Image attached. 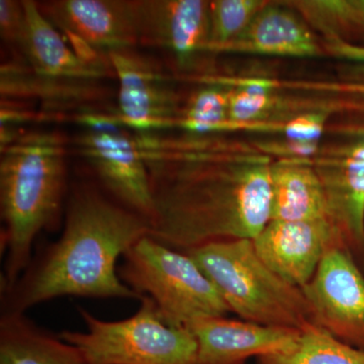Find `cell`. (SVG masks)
Returning <instances> with one entry per match:
<instances>
[{
	"label": "cell",
	"mask_w": 364,
	"mask_h": 364,
	"mask_svg": "<svg viewBox=\"0 0 364 364\" xmlns=\"http://www.w3.org/2000/svg\"><path fill=\"white\" fill-rule=\"evenodd\" d=\"M65 154L62 136L47 131L21 134L1 149V289L13 286L28 267L38 235L58 226L66 193Z\"/></svg>",
	"instance_id": "3957f363"
},
{
	"label": "cell",
	"mask_w": 364,
	"mask_h": 364,
	"mask_svg": "<svg viewBox=\"0 0 364 364\" xmlns=\"http://www.w3.org/2000/svg\"><path fill=\"white\" fill-rule=\"evenodd\" d=\"M325 48L336 58L358 62L364 65V46L352 45L343 40H326Z\"/></svg>",
	"instance_id": "d4e9b609"
},
{
	"label": "cell",
	"mask_w": 364,
	"mask_h": 364,
	"mask_svg": "<svg viewBox=\"0 0 364 364\" xmlns=\"http://www.w3.org/2000/svg\"><path fill=\"white\" fill-rule=\"evenodd\" d=\"M150 222L90 184L72 189L61 237L40 249L28 267L1 289V313L26 310L62 296L143 298L119 279L117 260L149 235Z\"/></svg>",
	"instance_id": "7a4b0ae2"
},
{
	"label": "cell",
	"mask_w": 364,
	"mask_h": 364,
	"mask_svg": "<svg viewBox=\"0 0 364 364\" xmlns=\"http://www.w3.org/2000/svg\"><path fill=\"white\" fill-rule=\"evenodd\" d=\"M39 6L46 18L68 36L71 47L78 45L76 52L82 57L85 51L98 59L97 55L107 57L138 44L128 0H58Z\"/></svg>",
	"instance_id": "30bf717a"
},
{
	"label": "cell",
	"mask_w": 364,
	"mask_h": 364,
	"mask_svg": "<svg viewBox=\"0 0 364 364\" xmlns=\"http://www.w3.org/2000/svg\"><path fill=\"white\" fill-rule=\"evenodd\" d=\"M217 53L314 58L320 56L322 50L296 11L287 4L268 1L246 30Z\"/></svg>",
	"instance_id": "2e32d148"
},
{
	"label": "cell",
	"mask_w": 364,
	"mask_h": 364,
	"mask_svg": "<svg viewBox=\"0 0 364 364\" xmlns=\"http://www.w3.org/2000/svg\"><path fill=\"white\" fill-rule=\"evenodd\" d=\"M230 93L231 86L212 81L191 95L177 122L196 135L231 130L228 116Z\"/></svg>",
	"instance_id": "44dd1931"
},
{
	"label": "cell",
	"mask_w": 364,
	"mask_h": 364,
	"mask_svg": "<svg viewBox=\"0 0 364 364\" xmlns=\"http://www.w3.org/2000/svg\"><path fill=\"white\" fill-rule=\"evenodd\" d=\"M25 21L23 1L1 0L0 1V33L2 39L9 44L18 46Z\"/></svg>",
	"instance_id": "cb8c5ba5"
},
{
	"label": "cell",
	"mask_w": 364,
	"mask_h": 364,
	"mask_svg": "<svg viewBox=\"0 0 364 364\" xmlns=\"http://www.w3.org/2000/svg\"><path fill=\"white\" fill-rule=\"evenodd\" d=\"M154 215L149 236L176 250L254 239L270 221V166L263 153L191 135L138 132Z\"/></svg>",
	"instance_id": "6da1fadb"
},
{
	"label": "cell",
	"mask_w": 364,
	"mask_h": 364,
	"mask_svg": "<svg viewBox=\"0 0 364 364\" xmlns=\"http://www.w3.org/2000/svg\"><path fill=\"white\" fill-rule=\"evenodd\" d=\"M356 77H361L364 79V65H361L360 67H358V70H356L355 74Z\"/></svg>",
	"instance_id": "484cf974"
},
{
	"label": "cell",
	"mask_w": 364,
	"mask_h": 364,
	"mask_svg": "<svg viewBox=\"0 0 364 364\" xmlns=\"http://www.w3.org/2000/svg\"><path fill=\"white\" fill-rule=\"evenodd\" d=\"M363 272H364V267H363Z\"/></svg>",
	"instance_id": "4316f807"
},
{
	"label": "cell",
	"mask_w": 364,
	"mask_h": 364,
	"mask_svg": "<svg viewBox=\"0 0 364 364\" xmlns=\"http://www.w3.org/2000/svg\"><path fill=\"white\" fill-rule=\"evenodd\" d=\"M119 80V117L138 132H155L176 124L179 98L171 79L133 49L107 56Z\"/></svg>",
	"instance_id": "8fae6325"
},
{
	"label": "cell",
	"mask_w": 364,
	"mask_h": 364,
	"mask_svg": "<svg viewBox=\"0 0 364 364\" xmlns=\"http://www.w3.org/2000/svg\"><path fill=\"white\" fill-rule=\"evenodd\" d=\"M119 279L140 296H150L165 322L174 327L232 313L217 287L195 260L149 235L124 254Z\"/></svg>",
	"instance_id": "5b68a950"
},
{
	"label": "cell",
	"mask_w": 364,
	"mask_h": 364,
	"mask_svg": "<svg viewBox=\"0 0 364 364\" xmlns=\"http://www.w3.org/2000/svg\"><path fill=\"white\" fill-rule=\"evenodd\" d=\"M23 4L25 21L18 47L33 73L53 80L75 82H92L107 75L109 66L105 62L86 59L67 44L37 2L25 0Z\"/></svg>",
	"instance_id": "9a60e30c"
},
{
	"label": "cell",
	"mask_w": 364,
	"mask_h": 364,
	"mask_svg": "<svg viewBox=\"0 0 364 364\" xmlns=\"http://www.w3.org/2000/svg\"><path fill=\"white\" fill-rule=\"evenodd\" d=\"M326 40H342L349 28H364L363 0H305L287 2Z\"/></svg>",
	"instance_id": "ffe728a7"
},
{
	"label": "cell",
	"mask_w": 364,
	"mask_h": 364,
	"mask_svg": "<svg viewBox=\"0 0 364 364\" xmlns=\"http://www.w3.org/2000/svg\"><path fill=\"white\" fill-rule=\"evenodd\" d=\"M217 287L231 312L244 321L303 331L315 325L301 287L267 267L252 239L213 242L184 251Z\"/></svg>",
	"instance_id": "277c9868"
},
{
	"label": "cell",
	"mask_w": 364,
	"mask_h": 364,
	"mask_svg": "<svg viewBox=\"0 0 364 364\" xmlns=\"http://www.w3.org/2000/svg\"><path fill=\"white\" fill-rule=\"evenodd\" d=\"M301 289L315 325L364 351V272L343 243L327 251L312 279Z\"/></svg>",
	"instance_id": "ba28073f"
},
{
	"label": "cell",
	"mask_w": 364,
	"mask_h": 364,
	"mask_svg": "<svg viewBox=\"0 0 364 364\" xmlns=\"http://www.w3.org/2000/svg\"><path fill=\"white\" fill-rule=\"evenodd\" d=\"M270 220L329 219L324 188L311 158H280L270 166Z\"/></svg>",
	"instance_id": "e0dca14e"
},
{
	"label": "cell",
	"mask_w": 364,
	"mask_h": 364,
	"mask_svg": "<svg viewBox=\"0 0 364 364\" xmlns=\"http://www.w3.org/2000/svg\"><path fill=\"white\" fill-rule=\"evenodd\" d=\"M311 160L324 188L329 220L363 270L364 140Z\"/></svg>",
	"instance_id": "7c38bea8"
},
{
	"label": "cell",
	"mask_w": 364,
	"mask_h": 364,
	"mask_svg": "<svg viewBox=\"0 0 364 364\" xmlns=\"http://www.w3.org/2000/svg\"><path fill=\"white\" fill-rule=\"evenodd\" d=\"M257 364H364V351L335 338L317 325L301 331L291 349L256 358Z\"/></svg>",
	"instance_id": "d6986e66"
},
{
	"label": "cell",
	"mask_w": 364,
	"mask_h": 364,
	"mask_svg": "<svg viewBox=\"0 0 364 364\" xmlns=\"http://www.w3.org/2000/svg\"><path fill=\"white\" fill-rule=\"evenodd\" d=\"M0 364H91L83 352L30 320L1 313Z\"/></svg>",
	"instance_id": "ac0fdd59"
},
{
	"label": "cell",
	"mask_w": 364,
	"mask_h": 364,
	"mask_svg": "<svg viewBox=\"0 0 364 364\" xmlns=\"http://www.w3.org/2000/svg\"><path fill=\"white\" fill-rule=\"evenodd\" d=\"M252 240L261 260L280 277L299 287L312 279L334 244L343 243L327 218L304 221L270 220Z\"/></svg>",
	"instance_id": "4fadbf2b"
},
{
	"label": "cell",
	"mask_w": 364,
	"mask_h": 364,
	"mask_svg": "<svg viewBox=\"0 0 364 364\" xmlns=\"http://www.w3.org/2000/svg\"><path fill=\"white\" fill-rule=\"evenodd\" d=\"M198 341V364H245L251 358L291 350L301 331L226 317L189 325Z\"/></svg>",
	"instance_id": "5bb4252c"
},
{
	"label": "cell",
	"mask_w": 364,
	"mask_h": 364,
	"mask_svg": "<svg viewBox=\"0 0 364 364\" xmlns=\"http://www.w3.org/2000/svg\"><path fill=\"white\" fill-rule=\"evenodd\" d=\"M138 43L168 53L181 71L196 68L210 54V1L135 0L131 1Z\"/></svg>",
	"instance_id": "9c48e42d"
},
{
	"label": "cell",
	"mask_w": 364,
	"mask_h": 364,
	"mask_svg": "<svg viewBox=\"0 0 364 364\" xmlns=\"http://www.w3.org/2000/svg\"><path fill=\"white\" fill-rule=\"evenodd\" d=\"M135 315L104 321L83 308L86 332L59 336L78 347L91 364H198V341L186 327L165 322L155 301L144 296Z\"/></svg>",
	"instance_id": "8992f818"
},
{
	"label": "cell",
	"mask_w": 364,
	"mask_h": 364,
	"mask_svg": "<svg viewBox=\"0 0 364 364\" xmlns=\"http://www.w3.org/2000/svg\"><path fill=\"white\" fill-rule=\"evenodd\" d=\"M119 117L83 114L79 154L95 171L107 195L151 221L154 215L149 172L135 135L119 128Z\"/></svg>",
	"instance_id": "52a82bcc"
},
{
	"label": "cell",
	"mask_w": 364,
	"mask_h": 364,
	"mask_svg": "<svg viewBox=\"0 0 364 364\" xmlns=\"http://www.w3.org/2000/svg\"><path fill=\"white\" fill-rule=\"evenodd\" d=\"M231 86L229 100L230 124L232 129L242 126H255L272 114L277 100L272 85L264 81L244 80L236 83L224 82Z\"/></svg>",
	"instance_id": "7402d4cb"
},
{
	"label": "cell",
	"mask_w": 364,
	"mask_h": 364,
	"mask_svg": "<svg viewBox=\"0 0 364 364\" xmlns=\"http://www.w3.org/2000/svg\"><path fill=\"white\" fill-rule=\"evenodd\" d=\"M267 4L263 0L210 1V54L241 35Z\"/></svg>",
	"instance_id": "603a6c76"
}]
</instances>
